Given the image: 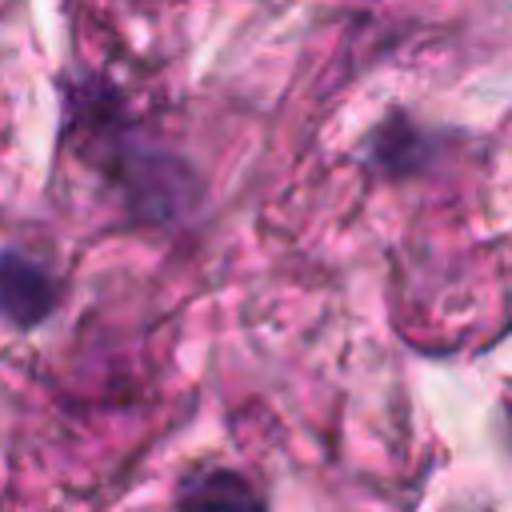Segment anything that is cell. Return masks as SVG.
Returning <instances> with one entry per match:
<instances>
[{"label":"cell","mask_w":512,"mask_h":512,"mask_svg":"<svg viewBox=\"0 0 512 512\" xmlns=\"http://www.w3.org/2000/svg\"><path fill=\"white\" fill-rule=\"evenodd\" d=\"M56 308L52 276L24 252H0V316L12 328H36Z\"/></svg>","instance_id":"cell-1"},{"label":"cell","mask_w":512,"mask_h":512,"mask_svg":"<svg viewBox=\"0 0 512 512\" xmlns=\"http://www.w3.org/2000/svg\"><path fill=\"white\" fill-rule=\"evenodd\" d=\"M180 512H268L264 496L232 468H204L192 472L176 492Z\"/></svg>","instance_id":"cell-2"}]
</instances>
